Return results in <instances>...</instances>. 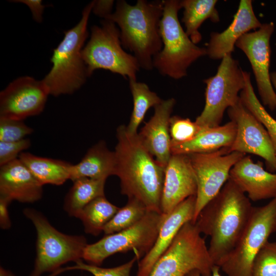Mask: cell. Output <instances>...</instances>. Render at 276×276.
Wrapping results in <instances>:
<instances>
[{
    "mask_svg": "<svg viewBox=\"0 0 276 276\" xmlns=\"http://www.w3.org/2000/svg\"><path fill=\"white\" fill-rule=\"evenodd\" d=\"M114 175L120 179L121 193L141 202L148 211L162 213L165 169L144 146L138 133L130 134L126 126L118 127Z\"/></svg>",
    "mask_w": 276,
    "mask_h": 276,
    "instance_id": "obj_1",
    "label": "cell"
},
{
    "mask_svg": "<svg viewBox=\"0 0 276 276\" xmlns=\"http://www.w3.org/2000/svg\"><path fill=\"white\" fill-rule=\"evenodd\" d=\"M249 199L230 179L200 211L195 222L210 237L208 247L215 265L220 266L238 243L251 214Z\"/></svg>",
    "mask_w": 276,
    "mask_h": 276,
    "instance_id": "obj_2",
    "label": "cell"
},
{
    "mask_svg": "<svg viewBox=\"0 0 276 276\" xmlns=\"http://www.w3.org/2000/svg\"><path fill=\"white\" fill-rule=\"evenodd\" d=\"M163 1L138 0L134 5L118 1L115 11L105 19L118 26L123 48L133 53L140 67L153 68V59L162 50L159 24Z\"/></svg>",
    "mask_w": 276,
    "mask_h": 276,
    "instance_id": "obj_3",
    "label": "cell"
},
{
    "mask_svg": "<svg viewBox=\"0 0 276 276\" xmlns=\"http://www.w3.org/2000/svg\"><path fill=\"white\" fill-rule=\"evenodd\" d=\"M94 3V1L85 7L80 21L64 32L63 39L53 50L52 67L42 80L50 95L71 94L80 88L89 76L81 52L88 36L87 26Z\"/></svg>",
    "mask_w": 276,
    "mask_h": 276,
    "instance_id": "obj_4",
    "label": "cell"
},
{
    "mask_svg": "<svg viewBox=\"0 0 276 276\" xmlns=\"http://www.w3.org/2000/svg\"><path fill=\"white\" fill-rule=\"evenodd\" d=\"M163 3L159 24L163 48L154 57L153 66L163 76L179 79L187 75L188 68L193 62L206 55V49L194 43L183 30L178 17L180 1L164 0Z\"/></svg>",
    "mask_w": 276,
    "mask_h": 276,
    "instance_id": "obj_5",
    "label": "cell"
},
{
    "mask_svg": "<svg viewBox=\"0 0 276 276\" xmlns=\"http://www.w3.org/2000/svg\"><path fill=\"white\" fill-rule=\"evenodd\" d=\"M23 212L32 222L37 233L36 256L30 276L55 272L63 264L82 259L87 244L84 236L69 235L58 231L42 213L34 209L26 208Z\"/></svg>",
    "mask_w": 276,
    "mask_h": 276,
    "instance_id": "obj_6",
    "label": "cell"
},
{
    "mask_svg": "<svg viewBox=\"0 0 276 276\" xmlns=\"http://www.w3.org/2000/svg\"><path fill=\"white\" fill-rule=\"evenodd\" d=\"M214 263L204 238L195 223L185 224L156 261L149 276H185L196 270L212 276Z\"/></svg>",
    "mask_w": 276,
    "mask_h": 276,
    "instance_id": "obj_7",
    "label": "cell"
},
{
    "mask_svg": "<svg viewBox=\"0 0 276 276\" xmlns=\"http://www.w3.org/2000/svg\"><path fill=\"white\" fill-rule=\"evenodd\" d=\"M82 57L88 76L98 69L119 74L130 80H136L140 66L136 58L123 49L118 27L104 19L101 26L91 28L89 41L82 50Z\"/></svg>",
    "mask_w": 276,
    "mask_h": 276,
    "instance_id": "obj_8",
    "label": "cell"
},
{
    "mask_svg": "<svg viewBox=\"0 0 276 276\" xmlns=\"http://www.w3.org/2000/svg\"><path fill=\"white\" fill-rule=\"evenodd\" d=\"M166 216L163 213L148 211L133 226L87 244L82 259L90 264L99 266L112 255L133 250L139 260L153 247Z\"/></svg>",
    "mask_w": 276,
    "mask_h": 276,
    "instance_id": "obj_9",
    "label": "cell"
},
{
    "mask_svg": "<svg viewBox=\"0 0 276 276\" xmlns=\"http://www.w3.org/2000/svg\"><path fill=\"white\" fill-rule=\"evenodd\" d=\"M276 232V198L254 207L248 221L233 250L220 266L227 276H252L256 255Z\"/></svg>",
    "mask_w": 276,
    "mask_h": 276,
    "instance_id": "obj_10",
    "label": "cell"
},
{
    "mask_svg": "<svg viewBox=\"0 0 276 276\" xmlns=\"http://www.w3.org/2000/svg\"><path fill=\"white\" fill-rule=\"evenodd\" d=\"M221 60L216 74L203 80L206 84L205 105L195 120L201 127L220 125L225 110L238 102V94L245 86L243 71L238 61L232 54Z\"/></svg>",
    "mask_w": 276,
    "mask_h": 276,
    "instance_id": "obj_11",
    "label": "cell"
},
{
    "mask_svg": "<svg viewBox=\"0 0 276 276\" xmlns=\"http://www.w3.org/2000/svg\"><path fill=\"white\" fill-rule=\"evenodd\" d=\"M194 170L197 185L195 213L192 223H195L200 211L220 191L228 180L233 167L245 154L229 153L227 148L207 153L188 155Z\"/></svg>",
    "mask_w": 276,
    "mask_h": 276,
    "instance_id": "obj_12",
    "label": "cell"
},
{
    "mask_svg": "<svg viewBox=\"0 0 276 276\" xmlns=\"http://www.w3.org/2000/svg\"><path fill=\"white\" fill-rule=\"evenodd\" d=\"M274 30L273 22L262 24L257 30L242 36L235 44L244 53L250 62L262 103L271 110L275 109L276 105V94L269 73L270 40Z\"/></svg>",
    "mask_w": 276,
    "mask_h": 276,
    "instance_id": "obj_13",
    "label": "cell"
},
{
    "mask_svg": "<svg viewBox=\"0 0 276 276\" xmlns=\"http://www.w3.org/2000/svg\"><path fill=\"white\" fill-rule=\"evenodd\" d=\"M228 115L237 126V133L229 153H250L263 158L267 168L276 173V155L268 133L263 125L244 106L240 98L227 109Z\"/></svg>",
    "mask_w": 276,
    "mask_h": 276,
    "instance_id": "obj_14",
    "label": "cell"
},
{
    "mask_svg": "<svg viewBox=\"0 0 276 276\" xmlns=\"http://www.w3.org/2000/svg\"><path fill=\"white\" fill-rule=\"evenodd\" d=\"M49 95L42 80L19 77L0 93V117L23 121L38 115L43 110Z\"/></svg>",
    "mask_w": 276,
    "mask_h": 276,
    "instance_id": "obj_15",
    "label": "cell"
},
{
    "mask_svg": "<svg viewBox=\"0 0 276 276\" xmlns=\"http://www.w3.org/2000/svg\"><path fill=\"white\" fill-rule=\"evenodd\" d=\"M197 185L189 157L172 154L165 169L162 213L168 214L188 198L196 196Z\"/></svg>",
    "mask_w": 276,
    "mask_h": 276,
    "instance_id": "obj_16",
    "label": "cell"
},
{
    "mask_svg": "<svg viewBox=\"0 0 276 276\" xmlns=\"http://www.w3.org/2000/svg\"><path fill=\"white\" fill-rule=\"evenodd\" d=\"M175 103L173 98L162 100L154 107L153 115L138 133L144 146L165 169L172 155L169 124Z\"/></svg>",
    "mask_w": 276,
    "mask_h": 276,
    "instance_id": "obj_17",
    "label": "cell"
},
{
    "mask_svg": "<svg viewBox=\"0 0 276 276\" xmlns=\"http://www.w3.org/2000/svg\"><path fill=\"white\" fill-rule=\"evenodd\" d=\"M196 196H191L166 215L154 244L139 262L136 276H149L156 261L169 247L177 233L186 223L192 221Z\"/></svg>",
    "mask_w": 276,
    "mask_h": 276,
    "instance_id": "obj_18",
    "label": "cell"
},
{
    "mask_svg": "<svg viewBox=\"0 0 276 276\" xmlns=\"http://www.w3.org/2000/svg\"><path fill=\"white\" fill-rule=\"evenodd\" d=\"M229 179L250 200L257 201L276 198V173L265 170L263 163H255L244 156L231 169Z\"/></svg>",
    "mask_w": 276,
    "mask_h": 276,
    "instance_id": "obj_19",
    "label": "cell"
},
{
    "mask_svg": "<svg viewBox=\"0 0 276 276\" xmlns=\"http://www.w3.org/2000/svg\"><path fill=\"white\" fill-rule=\"evenodd\" d=\"M252 4L251 0H241L227 28L221 33H211L205 48L206 55L211 59H222L226 55L232 54L236 42L242 36L262 26L254 13Z\"/></svg>",
    "mask_w": 276,
    "mask_h": 276,
    "instance_id": "obj_20",
    "label": "cell"
},
{
    "mask_svg": "<svg viewBox=\"0 0 276 276\" xmlns=\"http://www.w3.org/2000/svg\"><path fill=\"white\" fill-rule=\"evenodd\" d=\"M42 186L19 158L0 167V196L32 203L41 198Z\"/></svg>",
    "mask_w": 276,
    "mask_h": 276,
    "instance_id": "obj_21",
    "label": "cell"
},
{
    "mask_svg": "<svg viewBox=\"0 0 276 276\" xmlns=\"http://www.w3.org/2000/svg\"><path fill=\"white\" fill-rule=\"evenodd\" d=\"M236 133V124L232 121L223 125L202 127L192 140L182 144H171V154L188 155L229 148L234 142Z\"/></svg>",
    "mask_w": 276,
    "mask_h": 276,
    "instance_id": "obj_22",
    "label": "cell"
},
{
    "mask_svg": "<svg viewBox=\"0 0 276 276\" xmlns=\"http://www.w3.org/2000/svg\"><path fill=\"white\" fill-rule=\"evenodd\" d=\"M116 156L114 151L107 148L104 141H100L87 151L81 160L72 164L70 179L73 181L81 178L105 179L114 175Z\"/></svg>",
    "mask_w": 276,
    "mask_h": 276,
    "instance_id": "obj_23",
    "label": "cell"
},
{
    "mask_svg": "<svg viewBox=\"0 0 276 276\" xmlns=\"http://www.w3.org/2000/svg\"><path fill=\"white\" fill-rule=\"evenodd\" d=\"M18 158L42 185H63L70 178L72 164L60 159L38 156L23 152Z\"/></svg>",
    "mask_w": 276,
    "mask_h": 276,
    "instance_id": "obj_24",
    "label": "cell"
},
{
    "mask_svg": "<svg viewBox=\"0 0 276 276\" xmlns=\"http://www.w3.org/2000/svg\"><path fill=\"white\" fill-rule=\"evenodd\" d=\"M216 0H183L180 1L183 9L182 22L186 28V33L192 41L196 44L202 39L199 29L206 19L214 23L220 21V17L215 5Z\"/></svg>",
    "mask_w": 276,
    "mask_h": 276,
    "instance_id": "obj_25",
    "label": "cell"
},
{
    "mask_svg": "<svg viewBox=\"0 0 276 276\" xmlns=\"http://www.w3.org/2000/svg\"><path fill=\"white\" fill-rule=\"evenodd\" d=\"M106 180L81 178L74 181L64 198V211L69 216L79 218L86 205L95 198L105 195Z\"/></svg>",
    "mask_w": 276,
    "mask_h": 276,
    "instance_id": "obj_26",
    "label": "cell"
},
{
    "mask_svg": "<svg viewBox=\"0 0 276 276\" xmlns=\"http://www.w3.org/2000/svg\"><path fill=\"white\" fill-rule=\"evenodd\" d=\"M120 208L109 202L105 195L99 196L86 205L79 218L86 234L99 235Z\"/></svg>",
    "mask_w": 276,
    "mask_h": 276,
    "instance_id": "obj_27",
    "label": "cell"
},
{
    "mask_svg": "<svg viewBox=\"0 0 276 276\" xmlns=\"http://www.w3.org/2000/svg\"><path fill=\"white\" fill-rule=\"evenodd\" d=\"M129 84L133 106L126 128L130 134H137V128L148 109L152 107H154L162 100L145 83L138 82L136 80H130Z\"/></svg>",
    "mask_w": 276,
    "mask_h": 276,
    "instance_id": "obj_28",
    "label": "cell"
},
{
    "mask_svg": "<svg viewBox=\"0 0 276 276\" xmlns=\"http://www.w3.org/2000/svg\"><path fill=\"white\" fill-rule=\"evenodd\" d=\"M243 74L245 86L239 96L241 101L267 131L276 155V120L268 113L257 97L251 83L250 73L243 71Z\"/></svg>",
    "mask_w": 276,
    "mask_h": 276,
    "instance_id": "obj_29",
    "label": "cell"
},
{
    "mask_svg": "<svg viewBox=\"0 0 276 276\" xmlns=\"http://www.w3.org/2000/svg\"><path fill=\"white\" fill-rule=\"evenodd\" d=\"M147 212L141 202L135 198H129L127 204L120 208L105 226L103 232L108 235L127 229L141 220Z\"/></svg>",
    "mask_w": 276,
    "mask_h": 276,
    "instance_id": "obj_30",
    "label": "cell"
},
{
    "mask_svg": "<svg viewBox=\"0 0 276 276\" xmlns=\"http://www.w3.org/2000/svg\"><path fill=\"white\" fill-rule=\"evenodd\" d=\"M196 122L188 118L172 116L170 120L169 132L171 144H182L192 140L201 129Z\"/></svg>",
    "mask_w": 276,
    "mask_h": 276,
    "instance_id": "obj_31",
    "label": "cell"
},
{
    "mask_svg": "<svg viewBox=\"0 0 276 276\" xmlns=\"http://www.w3.org/2000/svg\"><path fill=\"white\" fill-rule=\"evenodd\" d=\"M252 276H276V242L268 241L256 255Z\"/></svg>",
    "mask_w": 276,
    "mask_h": 276,
    "instance_id": "obj_32",
    "label": "cell"
},
{
    "mask_svg": "<svg viewBox=\"0 0 276 276\" xmlns=\"http://www.w3.org/2000/svg\"><path fill=\"white\" fill-rule=\"evenodd\" d=\"M137 260L134 257L128 262L113 268H102L99 266L86 264L79 260L75 262V265L72 267L59 269L56 273L67 270H82L90 272L94 276H130L131 269Z\"/></svg>",
    "mask_w": 276,
    "mask_h": 276,
    "instance_id": "obj_33",
    "label": "cell"
},
{
    "mask_svg": "<svg viewBox=\"0 0 276 276\" xmlns=\"http://www.w3.org/2000/svg\"><path fill=\"white\" fill-rule=\"evenodd\" d=\"M33 131V129L22 120L0 117V142L20 141Z\"/></svg>",
    "mask_w": 276,
    "mask_h": 276,
    "instance_id": "obj_34",
    "label": "cell"
},
{
    "mask_svg": "<svg viewBox=\"0 0 276 276\" xmlns=\"http://www.w3.org/2000/svg\"><path fill=\"white\" fill-rule=\"evenodd\" d=\"M30 146L31 141L27 138L16 142H0V167L18 159Z\"/></svg>",
    "mask_w": 276,
    "mask_h": 276,
    "instance_id": "obj_35",
    "label": "cell"
},
{
    "mask_svg": "<svg viewBox=\"0 0 276 276\" xmlns=\"http://www.w3.org/2000/svg\"><path fill=\"white\" fill-rule=\"evenodd\" d=\"M113 1H94L92 11L100 17L105 19L112 13Z\"/></svg>",
    "mask_w": 276,
    "mask_h": 276,
    "instance_id": "obj_36",
    "label": "cell"
},
{
    "mask_svg": "<svg viewBox=\"0 0 276 276\" xmlns=\"http://www.w3.org/2000/svg\"><path fill=\"white\" fill-rule=\"evenodd\" d=\"M11 202L7 198L0 196V226L2 229L11 227V222L8 213V205Z\"/></svg>",
    "mask_w": 276,
    "mask_h": 276,
    "instance_id": "obj_37",
    "label": "cell"
},
{
    "mask_svg": "<svg viewBox=\"0 0 276 276\" xmlns=\"http://www.w3.org/2000/svg\"><path fill=\"white\" fill-rule=\"evenodd\" d=\"M25 3L30 8L34 18L38 22H40L42 19V14L44 6L42 5L41 1H17Z\"/></svg>",
    "mask_w": 276,
    "mask_h": 276,
    "instance_id": "obj_38",
    "label": "cell"
},
{
    "mask_svg": "<svg viewBox=\"0 0 276 276\" xmlns=\"http://www.w3.org/2000/svg\"><path fill=\"white\" fill-rule=\"evenodd\" d=\"M220 268L217 265H215L213 268L212 276H221L220 273ZM185 276H202L200 272L196 270H193L188 273Z\"/></svg>",
    "mask_w": 276,
    "mask_h": 276,
    "instance_id": "obj_39",
    "label": "cell"
},
{
    "mask_svg": "<svg viewBox=\"0 0 276 276\" xmlns=\"http://www.w3.org/2000/svg\"><path fill=\"white\" fill-rule=\"evenodd\" d=\"M0 276H15L10 271L6 270L1 267L0 268Z\"/></svg>",
    "mask_w": 276,
    "mask_h": 276,
    "instance_id": "obj_40",
    "label": "cell"
},
{
    "mask_svg": "<svg viewBox=\"0 0 276 276\" xmlns=\"http://www.w3.org/2000/svg\"><path fill=\"white\" fill-rule=\"evenodd\" d=\"M270 78L271 83L272 84L273 87H274L275 89V94H276V72H273L270 73ZM275 108H276V105H275Z\"/></svg>",
    "mask_w": 276,
    "mask_h": 276,
    "instance_id": "obj_41",
    "label": "cell"
}]
</instances>
